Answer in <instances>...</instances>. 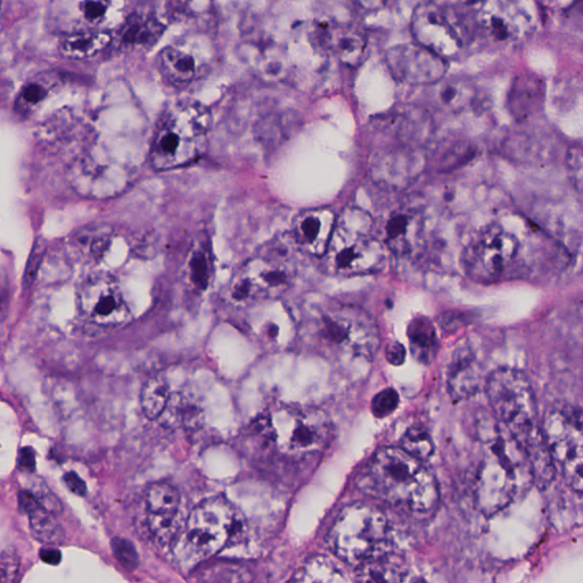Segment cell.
Here are the masks:
<instances>
[{
	"mask_svg": "<svg viewBox=\"0 0 583 583\" xmlns=\"http://www.w3.org/2000/svg\"><path fill=\"white\" fill-rule=\"evenodd\" d=\"M476 423L483 454L474 479V499L482 514L492 516L535 480L524 450L496 418L481 416Z\"/></svg>",
	"mask_w": 583,
	"mask_h": 583,
	"instance_id": "cell-1",
	"label": "cell"
},
{
	"mask_svg": "<svg viewBox=\"0 0 583 583\" xmlns=\"http://www.w3.org/2000/svg\"><path fill=\"white\" fill-rule=\"evenodd\" d=\"M496 420L513 435L529 459L533 479L546 487L553 481L555 463L538 422L535 392L527 376L515 369L500 368L486 382Z\"/></svg>",
	"mask_w": 583,
	"mask_h": 583,
	"instance_id": "cell-2",
	"label": "cell"
},
{
	"mask_svg": "<svg viewBox=\"0 0 583 583\" xmlns=\"http://www.w3.org/2000/svg\"><path fill=\"white\" fill-rule=\"evenodd\" d=\"M358 487L369 497L417 514H428L439 502L434 475L421 461L397 447L376 451L360 474Z\"/></svg>",
	"mask_w": 583,
	"mask_h": 583,
	"instance_id": "cell-3",
	"label": "cell"
},
{
	"mask_svg": "<svg viewBox=\"0 0 583 583\" xmlns=\"http://www.w3.org/2000/svg\"><path fill=\"white\" fill-rule=\"evenodd\" d=\"M210 112L199 102L175 101L160 114L154 129L150 160L159 171L190 166L208 149Z\"/></svg>",
	"mask_w": 583,
	"mask_h": 583,
	"instance_id": "cell-4",
	"label": "cell"
},
{
	"mask_svg": "<svg viewBox=\"0 0 583 583\" xmlns=\"http://www.w3.org/2000/svg\"><path fill=\"white\" fill-rule=\"evenodd\" d=\"M317 346L332 356L371 363L380 349V331L371 315L356 306L328 302L310 320Z\"/></svg>",
	"mask_w": 583,
	"mask_h": 583,
	"instance_id": "cell-5",
	"label": "cell"
},
{
	"mask_svg": "<svg viewBox=\"0 0 583 583\" xmlns=\"http://www.w3.org/2000/svg\"><path fill=\"white\" fill-rule=\"evenodd\" d=\"M374 233V221L368 213L357 208L344 210L336 218L333 236L323 257L327 268L344 277L379 272L385 261V246Z\"/></svg>",
	"mask_w": 583,
	"mask_h": 583,
	"instance_id": "cell-6",
	"label": "cell"
},
{
	"mask_svg": "<svg viewBox=\"0 0 583 583\" xmlns=\"http://www.w3.org/2000/svg\"><path fill=\"white\" fill-rule=\"evenodd\" d=\"M389 538L388 517L381 509L367 504L344 508L328 536L332 552L356 568L389 553Z\"/></svg>",
	"mask_w": 583,
	"mask_h": 583,
	"instance_id": "cell-7",
	"label": "cell"
},
{
	"mask_svg": "<svg viewBox=\"0 0 583 583\" xmlns=\"http://www.w3.org/2000/svg\"><path fill=\"white\" fill-rule=\"evenodd\" d=\"M259 429L282 453L305 456L328 445L333 426L320 409L284 406L262 417Z\"/></svg>",
	"mask_w": 583,
	"mask_h": 583,
	"instance_id": "cell-8",
	"label": "cell"
},
{
	"mask_svg": "<svg viewBox=\"0 0 583 583\" xmlns=\"http://www.w3.org/2000/svg\"><path fill=\"white\" fill-rule=\"evenodd\" d=\"M282 254H258L241 267L229 285V297L237 305L269 301L282 295L293 279V270Z\"/></svg>",
	"mask_w": 583,
	"mask_h": 583,
	"instance_id": "cell-9",
	"label": "cell"
},
{
	"mask_svg": "<svg viewBox=\"0 0 583 583\" xmlns=\"http://www.w3.org/2000/svg\"><path fill=\"white\" fill-rule=\"evenodd\" d=\"M466 26L471 38L497 47L520 44L531 31L529 16L515 0H475Z\"/></svg>",
	"mask_w": 583,
	"mask_h": 583,
	"instance_id": "cell-10",
	"label": "cell"
},
{
	"mask_svg": "<svg viewBox=\"0 0 583 583\" xmlns=\"http://www.w3.org/2000/svg\"><path fill=\"white\" fill-rule=\"evenodd\" d=\"M410 27L417 44L446 61L461 55L471 39L466 23L456 19V12L434 3L418 5Z\"/></svg>",
	"mask_w": 583,
	"mask_h": 583,
	"instance_id": "cell-11",
	"label": "cell"
},
{
	"mask_svg": "<svg viewBox=\"0 0 583 583\" xmlns=\"http://www.w3.org/2000/svg\"><path fill=\"white\" fill-rule=\"evenodd\" d=\"M78 309L86 323L103 331L117 330L133 318L119 282L106 274L94 275L81 284Z\"/></svg>",
	"mask_w": 583,
	"mask_h": 583,
	"instance_id": "cell-12",
	"label": "cell"
},
{
	"mask_svg": "<svg viewBox=\"0 0 583 583\" xmlns=\"http://www.w3.org/2000/svg\"><path fill=\"white\" fill-rule=\"evenodd\" d=\"M519 252V238L503 227L490 226L467 246L465 268L476 281L492 283L511 269Z\"/></svg>",
	"mask_w": 583,
	"mask_h": 583,
	"instance_id": "cell-13",
	"label": "cell"
},
{
	"mask_svg": "<svg viewBox=\"0 0 583 583\" xmlns=\"http://www.w3.org/2000/svg\"><path fill=\"white\" fill-rule=\"evenodd\" d=\"M240 527L234 507L223 498H212L193 509L186 535L196 552L212 556L231 543Z\"/></svg>",
	"mask_w": 583,
	"mask_h": 583,
	"instance_id": "cell-14",
	"label": "cell"
},
{
	"mask_svg": "<svg viewBox=\"0 0 583 583\" xmlns=\"http://www.w3.org/2000/svg\"><path fill=\"white\" fill-rule=\"evenodd\" d=\"M582 424L578 410H554L546 418L545 438L555 465L560 466L568 486L582 492Z\"/></svg>",
	"mask_w": 583,
	"mask_h": 583,
	"instance_id": "cell-15",
	"label": "cell"
},
{
	"mask_svg": "<svg viewBox=\"0 0 583 583\" xmlns=\"http://www.w3.org/2000/svg\"><path fill=\"white\" fill-rule=\"evenodd\" d=\"M127 0H59L52 10L55 27L65 35L79 31L110 32L127 19Z\"/></svg>",
	"mask_w": 583,
	"mask_h": 583,
	"instance_id": "cell-16",
	"label": "cell"
},
{
	"mask_svg": "<svg viewBox=\"0 0 583 583\" xmlns=\"http://www.w3.org/2000/svg\"><path fill=\"white\" fill-rule=\"evenodd\" d=\"M215 59L212 45L200 35L188 36L162 49L160 72L168 84L185 87L202 79Z\"/></svg>",
	"mask_w": 583,
	"mask_h": 583,
	"instance_id": "cell-17",
	"label": "cell"
},
{
	"mask_svg": "<svg viewBox=\"0 0 583 583\" xmlns=\"http://www.w3.org/2000/svg\"><path fill=\"white\" fill-rule=\"evenodd\" d=\"M385 62L394 79L412 86L437 84L448 70L446 60L417 43L390 48Z\"/></svg>",
	"mask_w": 583,
	"mask_h": 583,
	"instance_id": "cell-18",
	"label": "cell"
},
{
	"mask_svg": "<svg viewBox=\"0 0 583 583\" xmlns=\"http://www.w3.org/2000/svg\"><path fill=\"white\" fill-rule=\"evenodd\" d=\"M317 45L341 64L356 68L366 59L368 37L356 22H322L315 26Z\"/></svg>",
	"mask_w": 583,
	"mask_h": 583,
	"instance_id": "cell-19",
	"label": "cell"
},
{
	"mask_svg": "<svg viewBox=\"0 0 583 583\" xmlns=\"http://www.w3.org/2000/svg\"><path fill=\"white\" fill-rule=\"evenodd\" d=\"M336 218L338 216L330 208L302 211L292 224L295 245L309 256L323 258L333 236Z\"/></svg>",
	"mask_w": 583,
	"mask_h": 583,
	"instance_id": "cell-20",
	"label": "cell"
},
{
	"mask_svg": "<svg viewBox=\"0 0 583 583\" xmlns=\"http://www.w3.org/2000/svg\"><path fill=\"white\" fill-rule=\"evenodd\" d=\"M482 367L474 351L463 343L451 358L447 371V388L456 402L471 399L481 389Z\"/></svg>",
	"mask_w": 583,
	"mask_h": 583,
	"instance_id": "cell-21",
	"label": "cell"
},
{
	"mask_svg": "<svg viewBox=\"0 0 583 583\" xmlns=\"http://www.w3.org/2000/svg\"><path fill=\"white\" fill-rule=\"evenodd\" d=\"M179 504V492L170 483H154L147 489L145 505L149 514L150 530L156 538L166 539L170 536Z\"/></svg>",
	"mask_w": 583,
	"mask_h": 583,
	"instance_id": "cell-22",
	"label": "cell"
},
{
	"mask_svg": "<svg viewBox=\"0 0 583 583\" xmlns=\"http://www.w3.org/2000/svg\"><path fill=\"white\" fill-rule=\"evenodd\" d=\"M545 82L532 73L517 76L508 93V108L517 120L523 121L535 116L543 109Z\"/></svg>",
	"mask_w": 583,
	"mask_h": 583,
	"instance_id": "cell-23",
	"label": "cell"
},
{
	"mask_svg": "<svg viewBox=\"0 0 583 583\" xmlns=\"http://www.w3.org/2000/svg\"><path fill=\"white\" fill-rule=\"evenodd\" d=\"M420 232V215L413 210L399 209L385 220L380 240L394 253L407 254L412 252Z\"/></svg>",
	"mask_w": 583,
	"mask_h": 583,
	"instance_id": "cell-24",
	"label": "cell"
},
{
	"mask_svg": "<svg viewBox=\"0 0 583 583\" xmlns=\"http://www.w3.org/2000/svg\"><path fill=\"white\" fill-rule=\"evenodd\" d=\"M19 507L29 516V524L32 536L39 543L46 546L61 545L65 538V532L55 514L49 512L40 505L31 491L23 490L19 494Z\"/></svg>",
	"mask_w": 583,
	"mask_h": 583,
	"instance_id": "cell-25",
	"label": "cell"
},
{
	"mask_svg": "<svg viewBox=\"0 0 583 583\" xmlns=\"http://www.w3.org/2000/svg\"><path fill=\"white\" fill-rule=\"evenodd\" d=\"M123 40L131 46H152L158 41L164 26L151 5L139 8L123 23Z\"/></svg>",
	"mask_w": 583,
	"mask_h": 583,
	"instance_id": "cell-26",
	"label": "cell"
},
{
	"mask_svg": "<svg viewBox=\"0 0 583 583\" xmlns=\"http://www.w3.org/2000/svg\"><path fill=\"white\" fill-rule=\"evenodd\" d=\"M112 34L101 31H79L65 35L60 52L71 60H87L102 53L111 44Z\"/></svg>",
	"mask_w": 583,
	"mask_h": 583,
	"instance_id": "cell-27",
	"label": "cell"
},
{
	"mask_svg": "<svg viewBox=\"0 0 583 583\" xmlns=\"http://www.w3.org/2000/svg\"><path fill=\"white\" fill-rule=\"evenodd\" d=\"M431 87L435 103L449 112L464 110L475 98V88L466 79L445 77Z\"/></svg>",
	"mask_w": 583,
	"mask_h": 583,
	"instance_id": "cell-28",
	"label": "cell"
},
{
	"mask_svg": "<svg viewBox=\"0 0 583 583\" xmlns=\"http://www.w3.org/2000/svg\"><path fill=\"white\" fill-rule=\"evenodd\" d=\"M410 350L417 361L430 365L437 357L439 340L434 325L428 318L417 317L408 326Z\"/></svg>",
	"mask_w": 583,
	"mask_h": 583,
	"instance_id": "cell-29",
	"label": "cell"
},
{
	"mask_svg": "<svg viewBox=\"0 0 583 583\" xmlns=\"http://www.w3.org/2000/svg\"><path fill=\"white\" fill-rule=\"evenodd\" d=\"M408 576L405 563L390 552L357 566V577L368 582H399Z\"/></svg>",
	"mask_w": 583,
	"mask_h": 583,
	"instance_id": "cell-30",
	"label": "cell"
},
{
	"mask_svg": "<svg viewBox=\"0 0 583 583\" xmlns=\"http://www.w3.org/2000/svg\"><path fill=\"white\" fill-rule=\"evenodd\" d=\"M111 232L108 227L90 226L81 229L73 238V246L79 256L86 261H96L104 256L109 248Z\"/></svg>",
	"mask_w": 583,
	"mask_h": 583,
	"instance_id": "cell-31",
	"label": "cell"
},
{
	"mask_svg": "<svg viewBox=\"0 0 583 583\" xmlns=\"http://www.w3.org/2000/svg\"><path fill=\"white\" fill-rule=\"evenodd\" d=\"M171 398L169 384L162 376L151 377L144 384L141 393L143 414L151 421L158 420L169 405Z\"/></svg>",
	"mask_w": 583,
	"mask_h": 583,
	"instance_id": "cell-32",
	"label": "cell"
},
{
	"mask_svg": "<svg viewBox=\"0 0 583 583\" xmlns=\"http://www.w3.org/2000/svg\"><path fill=\"white\" fill-rule=\"evenodd\" d=\"M298 582H344L343 572L324 556L312 557L303 564L293 578Z\"/></svg>",
	"mask_w": 583,
	"mask_h": 583,
	"instance_id": "cell-33",
	"label": "cell"
},
{
	"mask_svg": "<svg viewBox=\"0 0 583 583\" xmlns=\"http://www.w3.org/2000/svg\"><path fill=\"white\" fill-rule=\"evenodd\" d=\"M212 261L207 243H197L187 262L188 281L196 290H205L211 277Z\"/></svg>",
	"mask_w": 583,
	"mask_h": 583,
	"instance_id": "cell-34",
	"label": "cell"
},
{
	"mask_svg": "<svg viewBox=\"0 0 583 583\" xmlns=\"http://www.w3.org/2000/svg\"><path fill=\"white\" fill-rule=\"evenodd\" d=\"M56 76L51 73H43L29 80L21 89L18 104L23 112H29L36 108L47 97L49 90L56 82Z\"/></svg>",
	"mask_w": 583,
	"mask_h": 583,
	"instance_id": "cell-35",
	"label": "cell"
},
{
	"mask_svg": "<svg viewBox=\"0 0 583 583\" xmlns=\"http://www.w3.org/2000/svg\"><path fill=\"white\" fill-rule=\"evenodd\" d=\"M400 448L421 462L428 461L435 449L431 434L421 425L414 426L404 434Z\"/></svg>",
	"mask_w": 583,
	"mask_h": 583,
	"instance_id": "cell-36",
	"label": "cell"
},
{
	"mask_svg": "<svg viewBox=\"0 0 583 583\" xmlns=\"http://www.w3.org/2000/svg\"><path fill=\"white\" fill-rule=\"evenodd\" d=\"M112 550L117 561L128 571H133L138 566V554L136 548L129 540L114 538L112 540Z\"/></svg>",
	"mask_w": 583,
	"mask_h": 583,
	"instance_id": "cell-37",
	"label": "cell"
},
{
	"mask_svg": "<svg viewBox=\"0 0 583 583\" xmlns=\"http://www.w3.org/2000/svg\"><path fill=\"white\" fill-rule=\"evenodd\" d=\"M399 406V394L393 389H387L376 394L372 401V412L377 418L390 416Z\"/></svg>",
	"mask_w": 583,
	"mask_h": 583,
	"instance_id": "cell-38",
	"label": "cell"
},
{
	"mask_svg": "<svg viewBox=\"0 0 583 583\" xmlns=\"http://www.w3.org/2000/svg\"><path fill=\"white\" fill-rule=\"evenodd\" d=\"M20 573V560L14 550L7 549L0 554V581H18Z\"/></svg>",
	"mask_w": 583,
	"mask_h": 583,
	"instance_id": "cell-39",
	"label": "cell"
},
{
	"mask_svg": "<svg viewBox=\"0 0 583 583\" xmlns=\"http://www.w3.org/2000/svg\"><path fill=\"white\" fill-rule=\"evenodd\" d=\"M18 466L23 472L34 473L36 471L35 450L30 447L22 448L18 458Z\"/></svg>",
	"mask_w": 583,
	"mask_h": 583,
	"instance_id": "cell-40",
	"label": "cell"
},
{
	"mask_svg": "<svg viewBox=\"0 0 583 583\" xmlns=\"http://www.w3.org/2000/svg\"><path fill=\"white\" fill-rule=\"evenodd\" d=\"M63 481L67 484L68 489L77 496H85L87 486L84 480L75 472H69L63 476Z\"/></svg>",
	"mask_w": 583,
	"mask_h": 583,
	"instance_id": "cell-41",
	"label": "cell"
},
{
	"mask_svg": "<svg viewBox=\"0 0 583 583\" xmlns=\"http://www.w3.org/2000/svg\"><path fill=\"white\" fill-rule=\"evenodd\" d=\"M387 357L389 363L398 366L404 363L406 357L405 348L402 347L401 344L397 342L391 343L387 349Z\"/></svg>",
	"mask_w": 583,
	"mask_h": 583,
	"instance_id": "cell-42",
	"label": "cell"
},
{
	"mask_svg": "<svg viewBox=\"0 0 583 583\" xmlns=\"http://www.w3.org/2000/svg\"><path fill=\"white\" fill-rule=\"evenodd\" d=\"M41 561L48 565H59L62 562V554L55 546H48L40 550Z\"/></svg>",
	"mask_w": 583,
	"mask_h": 583,
	"instance_id": "cell-43",
	"label": "cell"
},
{
	"mask_svg": "<svg viewBox=\"0 0 583 583\" xmlns=\"http://www.w3.org/2000/svg\"><path fill=\"white\" fill-rule=\"evenodd\" d=\"M356 2L360 7L366 8V10L376 11L381 10L390 0H356Z\"/></svg>",
	"mask_w": 583,
	"mask_h": 583,
	"instance_id": "cell-44",
	"label": "cell"
},
{
	"mask_svg": "<svg viewBox=\"0 0 583 583\" xmlns=\"http://www.w3.org/2000/svg\"><path fill=\"white\" fill-rule=\"evenodd\" d=\"M550 2H557V0H550Z\"/></svg>",
	"mask_w": 583,
	"mask_h": 583,
	"instance_id": "cell-45",
	"label": "cell"
}]
</instances>
